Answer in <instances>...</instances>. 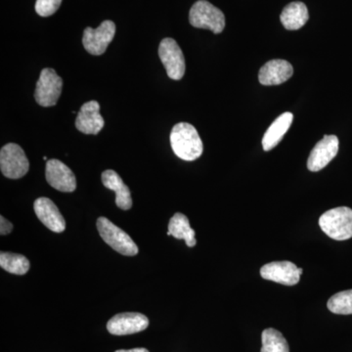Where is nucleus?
I'll list each match as a JSON object with an SVG mask.
<instances>
[{"label": "nucleus", "instance_id": "1", "mask_svg": "<svg viewBox=\"0 0 352 352\" xmlns=\"http://www.w3.org/2000/svg\"><path fill=\"white\" fill-rule=\"evenodd\" d=\"M170 145L176 156L184 161H195L204 151L198 131L187 122H179L173 126L170 132Z\"/></svg>", "mask_w": 352, "mask_h": 352}, {"label": "nucleus", "instance_id": "2", "mask_svg": "<svg viewBox=\"0 0 352 352\" xmlns=\"http://www.w3.org/2000/svg\"><path fill=\"white\" fill-rule=\"evenodd\" d=\"M319 226L328 237L337 241L352 238V210L347 207L332 208L319 219Z\"/></svg>", "mask_w": 352, "mask_h": 352}, {"label": "nucleus", "instance_id": "3", "mask_svg": "<svg viewBox=\"0 0 352 352\" xmlns=\"http://www.w3.org/2000/svg\"><path fill=\"white\" fill-rule=\"evenodd\" d=\"M190 24L198 29L210 30L220 34L226 28V17L220 9L207 0H199L190 9Z\"/></svg>", "mask_w": 352, "mask_h": 352}, {"label": "nucleus", "instance_id": "4", "mask_svg": "<svg viewBox=\"0 0 352 352\" xmlns=\"http://www.w3.org/2000/svg\"><path fill=\"white\" fill-rule=\"evenodd\" d=\"M97 229L104 242L116 252L127 256L138 254V245L131 239V236L106 217H99L97 220Z\"/></svg>", "mask_w": 352, "mask_h": 352}, {"label": "nucleus", "instance_id": "5", "mask_svg": "<svg viewBox=\"0 0 352 352\" xmlns=\"http://www.w3.org/2000/svg\"><path fill=\"white\" fill-rule=\"evenodd\" d=\"M0 168L2 175L10 179H19L27 175L30 163L24 150L15 143L3 146L0 151Z\"/></svg>", "mask_w": 352, "mask_h": 352}, {"label": "nucleus", "instance_id": "6", "mask_svg": "<svg viewBox=\"0 0 352 352\" xmlns=\"http://www.w3.org/2000/svg\"><path fill=\"white\" fill-rule=\"evenodd\" d=\"M63 88V80L57 75L55 69L45 68L41 71L36 82L34 98L36 103L43 107H52L57 104Z\"/></svg>", "mask_w": 352, "mask_h": 352}, {"label": "nucleus", "instance_id": "7", "mask_svg": "<svg viewBox=\"0 0 352 352\" xmlns=\"http://www.w3.org/2000/svg\"><path fill=\"white\" fill-rule=\"evenodd\" d=\"M159 56L171 80H182L185 74V59L182 48L173 38H166L159 46Z\"/></svg>", "mask_w": 352, "mask_h": 352}, {"label": "nucleus", "instance_id": "8", "mask_svg": "<svg viewBox=\"0 0 352 352\" xmlns=\"http://www.w3.org/2000/svg\"><path fill=\"white\" fill-rule=\"evenodd\" d=\"M116 34L115 23L104 21L97 29L87 28L83 32L82 43L85 50L90 54L99 56L107 50Z\"/></svg>", "mask_w": 352, "mask_h": 352}, {"label": "nucleus", "instance_id": "9", "mask_svg": "<svg viewBox=\"0 0 352 352\" xmlns=\"http://www.w3.org/2000/svg\"><path fill=\"white\" fill-rule=\"evenodd\" d=\"M302 272V268H298L291 261H274L261 268V275L263 279L286 286L298 284Z\"/></svg>", "mask_w": 352, "mask_h": 352}, {"label": "nucleus", "instance_id": "10", "mask_svg": "<svg viewBox=\"0 0 352 352\" xmlns=\"http://www.w3.org/2000/svg\"><path fill=\"white\" fill-rule=\"evenodd\" d=\"M149 326V319L136 312H126L115 315L108 322L109 333L113 336H126L142 332Z\"/></svg>", "mask_w": 352, "mask_h": 352}, {"label": "nucleus", "instance_id": "11", "mask_svg": "<svg viewBox=\"0 0 352 352\" xmlns=\"http://www.w3.org/2000/svg\"><path fill=\"white\" fill-rule=\"evenodd\" d=\"M46 180L51 187L61 192H74L76 189V176L66 164L56 159L46 163Z\"/></svg>", "mask_w": 352, "mask_h": 352}, {"label": "nucleus", "instance_id": "12", "mask_svg": "<svg viewBox=\"0 0 352 352\" xmlns=\"http://www.w3.org/2000/svg\"><path fill=\"white\" fill-rule=\"evenodd\" d=\"M339 152V138L336 135H325L319 141L311 153L307 161V168L310 171L323 170L328 164L337 156Z\"/></svg>", "mask_w": 352, "mask_h": 352}, {"label": "nucleus", "instance_id": "13", "mask_svg": "<svg viewBox=\"0 0 352 352\" xmlns=\"http://www.w3.org/2000/svg\"><path fill=\"white\" fill-rule=\"evenodd\" d=\"M105 122L100 115V105L97 101H89L83 104L76 119V127L85 134H98L103 129Z\"/></svg>", "mask_w": 352, "mask_h": 352}, {"label": "nucleus", "instance_id": "14", "mask_svg": "<svg viewBox=\"0 0 352 352\" xmlns=\"http://www.w3.org/2000/svg\"><path fill=\"white\" fill-rule=\"evenodd\" d=\"M34 208L38 219L53 232L62 233L66 229L63 215L50 199L38 198L34 201Z\"/></svg>", "mask_w": 352, "mask_h": 352}, {"label": "nucleus", "instance_id": "15", "mask_svg": "<svg viewBox=\"0 0 352 352\" xmlns=\"http://www.w3.org/2000/svg\"><path fill=\"white\" fill-rule=\"evenodd\" d=\"M293 74V66L288 61L271 60L261 67L258 80L263 85H279L289 80Z\"/></svg>", "mask_w": 352, "mask_h": 352}, {"label": "nucleus", "instance_id": "16", "mask_svg": "<svg viewBox=\"0 0 352 352\" xmlns=\"http://www.w3.org/2000/svg\"><path fill=\"white\" fill-rule=\"evenodd\" d=\"M102 182L106 188L113 190L116 193V205L124 210L132 207V199L129 187L115 170H108L102 173Z\"/></svg>", "mask_w": 352, "mask_h": 352}, {"label": "nucleus", "instance_id": "17", "mask_svg": "<svg viewBox=\"0 0 352 352\" xmlns=\"http://www.w3.org/2000/svg\"><path fill=\"white\" fill-rule=\"evenodd\" d=\"M294 116L292 113H284L277 118L271 124L270 129L266 131L263 138V147L264 151H270L273 148L279 144L280 141L284 138L285 134L289 131Z\"/></svg>", "mask_w": 352, "mask_h": 352}, {"label": "nucleus", "instance_id": "18", "mask_svg": "<svg viewBox=\"0 0 352 352\" xmlns=\"http://www.w3.org/2000/svg\"><path fill=\"white\" fill-rule=\"evenodd\" d=\"M309 19L307 7L303 2L296 1L288 4L282 11L280 20L285 29L296 31L307 24Z\"/></svg>", "mask_w": 352, "mask_h": 352}, {"label": "nucleus", "instance_id": "19", "mask_svg": "<svg viewBox=\"0 0 352 352\" xmlns=\"http://www.w3.org/2000/svg\"><path fill=\"white\" fill-rule=\"evenodd\" d=\"M168 236H173L175 239L184 240L189 248L195 247L197 241L195 231L190 226L189 219L186 215L176 212L168 223Z\"/></svg>", "mask_w": 352, "mask_h": 352}, {"label": "nucleus", "instance_id": "20", "mask_svg": "<svg viewBox=\"0 0 352 352\" xmlns=\"http://www.w3.org/2000/svg\"><path fill=\"white\" fill-rule=\"evenodd\" d=\"M0 266L11 274L25 275L30 270V261L23 254L2 252L0 254Z\"/></svg>", "mask_w": 352, "mask_h": 352}, {"label": "nucleus", "instance_id": "21", "mask_svg": "<svg viewBox=\"0 0 352 352\" xmlns=\"http://www.w3.org/2000/svg\"><path fill=\"white\" fill-rule=\"evenodd\" d=\"M261 352H289V344L283 333L273 328L265 329L261 335Z\"/></svg>", "mask_w": 352, "mask_h": 352}, {"label": "nucleus", "instance_id": "22", "mask_svg": "<svg viewBox=\"0 0 352 352\" xmlns=\"http://www.w3.org/2000/svg\"><path fill=\"white\" fill-rule=\"evenodd\" d=\"M328 309L335 314H352V289L336 294L327 303Z\"/></svg>", "mask_w": 352, "mask_h": 352}, {"label": "nucleus", "instance_id": "23", "mask_svg": "<svg viewBox=\"0 0 352 352\" xmlns=\"http://www.w3.org/2000/svg\"><path fill=\"white\" fill-rule=\"evenodd\" d=\"M61 3L62 0H36L34 9L41 17H50L56 13Z\"/></svg>", "mask_w": 352, "mask_h": 352}, {"label": "nucleus", "instance_id": "24", "mask_svg": "<svg viewBox=\"0 0 352 352\" xmlns=\"http://www.w3.org/2000/svg\"><path fill=\"white\" fill-rule=\"evenodd\" d=\"M12 230L13 224L6 219H4L3 217H0V234L2 236L8 235V234L12 232Z\"/></svg>", "mask_w": 352, "mask_h": 352}, {"label": "nucleus", "instance_id": "25", "mask_svg": "<svg viewBox=\"0 0 352 352\" xmlns=\"http://www.w3.org/2000/svg\"><path fill=\"white\" fill-rule=\"evenodd\" d=\"M115 352H149V351H148V349H143V347H141V349H129V351H124V349H120V351H117Z\"/></svg>", "mask_w": 352, "mask_h": 352}, {"label": "nucleus", "instance_id": "26", "mask_svg": "<svg viewBox=\"0 0 352 352\" xmlns=\"http://www.w3.org/2000/svg\"><path fill=\"white\" fill-rule=\"evenodd\" d=\"M43 160H44V161H46V162H47V161H48V160H47V157H43Z\"/></svg>", "mask_w": 352, "mask_h": 352}]
</instances>
